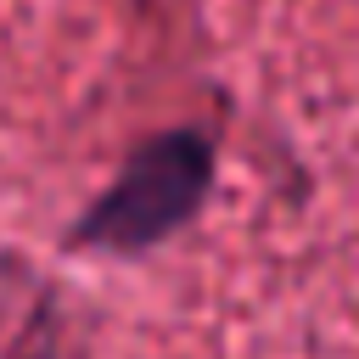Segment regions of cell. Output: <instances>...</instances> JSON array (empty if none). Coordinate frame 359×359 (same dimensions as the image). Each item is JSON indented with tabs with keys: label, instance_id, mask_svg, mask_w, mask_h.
I'll return each mask as SVG.
<instances>
[{
	"label": "cell",
	"instance_id": "1",
	"mask_svg": "<svg viewBox=\"0 0 359 359\" xmlns=\"http://www.w3.org/2000/svg\"><path fill=\"white\" fill-rule=\"evenodd\" d=\"M213 191V140L196 129H163L129 151L118 180L79 213L73 247L135 258L180 236Z\"/></svg>",
	"mask_w": 359,
	"mask_h": 359
}]
</instances>
